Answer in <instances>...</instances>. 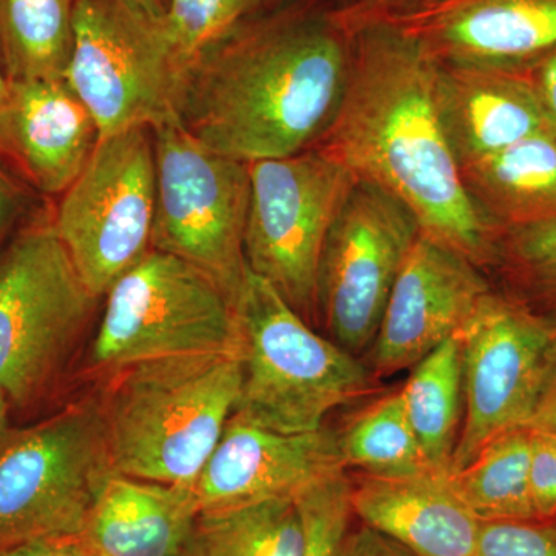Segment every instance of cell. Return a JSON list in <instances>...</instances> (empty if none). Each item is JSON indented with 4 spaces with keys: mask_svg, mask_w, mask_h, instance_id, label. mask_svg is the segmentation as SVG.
Listing matches in <instances>:
<instances>
[{
    "mask_svg": "<svg viewBox=\"0 0 556 556\" xmlns=\"http://www.w3.org/2000/svg\"><path fill=\"white\" fill-rule=\"evenodd\" d=\"M342 3L292 0L249 14L190 65L179 123L223 155L255 163L318 144L353 62Z\"/></svg>",
    "mask_w": 556,
    "mask_h": 556,
    "instance_id": "1",
    "label": "cell"
},
{
    "mask_svg": "<svg viewBox=\"0 0 556 556\" xmlns=\"http://www.w3.org/2000/svg\"><path fill=\"white\" fill-rule=\"evenodd\" d=\"M345 20L354 31L350 78L318 148L404 201L426 236L481 269L496 265L500 230L471 203L439 116L437 60L391 22Z\"/></svg>",
    "mask_w": 556,
    "mask_h": 556,
    "instance_id": "2",
    "label": "cell"
},
{
    "mask_svg": "<svg viewBox=\"0 0 556 556\" xmlns=\"http://www.w3.org/2000/svg\"><path fill=\"white\" fill-rule=\"evenodd\" d=\"M239 354H186L115 372L101 407L113 470L193 486L233 415Z\"/></svg>",
    "mask_w": 556,
    "mask_h": 556,
    "instance_id": "3",
    "label": "cell"
},
{
    "mask_svg": "<svg viewBox=\"0 0 556 556\" xmlns=\"http://www.w3.org/2000/svg\"><path fill=\"white\" fill-rule=\"evenodd\" d=\"M233 311L241 362L237 419L278 433H311L329 413L372 390L367 364L317 334L249 268Z\"/></svg>",
    "mask_w": 556,
    "mask_h": 556,
    "instance_id": "4",
    "label": "cell"
},
{
    "mask_svg": "<svg viewBox=\"0 0 556 556\" xmlns=\"http://www.w3.org/2000/svg\"><path fill=\"white\" fill-rule=\"evenodd\" d=\"M98 298L51 217H38L0 255V393L11 413L51 396Z\"/></svg>",
    "mask_w": 556,
    "mask_h": 556,
    "instance_id": "5",
    "label": "cell"
},
{
    "mask_svg": "<svg viewBox=\"0 0 556 556\" xmlns=\"http://www.w3.org/2000/svg\"><path fill=\"white\" fill-rule=\"evenodd\" d=\"M101 407L78 404L0 439V554L78 538L112 475Z\"/></svg>",
    "mask_w": 556,
    "mask_h": 556,
    "instance_id": "6",
    "label": "cell"
},
{
    "mask_svg": "<svg viewBox=\"0 0 556 556\" xmlns=\"http://www.w3.org/2000/svg\"><path fill=\"white\" fill-rule=\"evenodd\" d=\"M152 130L156 164L152 249L195 266L236 305L248 273L249 163L208 149L179 121Z\"/></svg>",
    "mask_w": 556,
    "mask_h": 556,
    "instance_id": "7",
    "label": "cell"
},
{
    "mask_svg": "<svg viewBox=\"0 0 556 556\" xmlns=\"http://www.w3.org/2000/svg\"><path fill=\"white\" fill-rule=\"evenodd\" d=\"M91 364L102 371L186 354H239L232 303L206 274L150 249L109 289Z\"/></svg>",
    "mask_w": 556,
    "mask_h": 556,
    "instance_id": "8",
    "label": "cell"
},
{
    "mask_svg": "<svg viewBox=\"0 0 556 556\" xmlns=\"http://www.w3.org/2000/svg\"><path fill=\"white\" fill-rule=\"evenodd\" d=\"M188 70L161 21L123 0L76 2L65 80L89 109L100 139L179 121Z\"/></svg>",
    "mask_w": 556,
    "mask_h": 556,
    "instance_id": "9",
    "label": "cell"
},
{
    "mask_svg": "<svg viewBox=\"0 0 556 556\" xmlns=\"http://www.w3.org/2000/svg\"><path fill=\"white\" fill-rule=\"evenodd\" d=\"M249 175L248 268L311 325L317 320V270L325 240L356 177L318 146L249 163Z\"/></svg>",
    "mask_w": 556,
    "mask_h": 556,
    "instance_id": "10",
    "label": "cell"
},
{
    "mask_svg": "<svg viewBox=\"0 0 556 556\" xmlns=\"http://www.w3.org/2000/svg\"><path fill=\"white\" fill-rule=\"evenodd\" d=\"M155 200V142L144 126L101 138L62 193L51 222L98 299L152 249Z\"/></svg>",
    "mask_w": 556,
    "mask_h": 556,
    "instance_id": "11",
    "label": "cell"
},
{
    "mask_svg": "<svg viewBox=\"0 0 556 556\" xmlns=\"http://www.w3.org/2000/svg\"><path fill=\"white\" fill-rule=\"evenodd\" d=\"M457 336L464 419L448 473L466 467L492 439L529 426L556 357V321L493 289Z\"/></svg>",
    "mask_w": 556,
    "mask_h": 556,
    "instance_id": "12",
    "label": "cell"
},
{
    "mask_svg": "<svg viewBox=\"0 0 556 556\" xmlns=\"http://www.w3.org/2000/svg\"><path fill=\"white\" fill-rule=\"evenodd\" d=\"M412 208L357 179L339 208L317 270V320L353 356L371 348L391 289L417 237Z\"/></svg>",
    "mask_w": 556,
    "mask_h": 556,
    "instance_id": "13",
    "label": "cell"
},
{
    "mask_svg": "<svg viewBox=\"0 0 556 556\" xmlns=\"http://www.w3.org/2000/svg\"><path fill=\"white\" fill-rule=\"evenodd\" d=\"M490 289L479 266L420 233L368 350L367 365L375 378L415 367L434 348L459 334Z\"/></svg>",
    "mask_w": 556,
    "mask_h": 556,
    "instance_id": "14",
    "label": "cell"
},
{
    "mask_svg": "<svg viewBox=\"0 0 556 556\" xmlns=\"http://www.w3.org/2000/svg\"><path fill=\"white\" fill-rule=\"evenodd\" d=\"M346 470L339 431L287 434L230 416L195 484L200 511L226 510L303 492Z\"/></svg>",
    "mask_w": 556,
    "mask_h": 556,
    "instance_id": "15",
    "label": "cell"
},
{
    "mask_svg": "<svg viewBox=\"0 0 556 556\" xmlns=\"http://www.w3.org/2000/svg\"><path fill=\"white\" fill-rule=\"evenodd\" d=\"M380 20L444 64L530 72L556 50V0H430Z\"/></svg>",
    "mask_w": 556,
    "mask_h": 556,
    "instance_id": "16",
    "label": "cell"
},
{
    "mask_svg": "<svg viewBox=\"0 0 556 556\" xmlns=\"http://www.w3.org/2000/svg\"><path fill=\"white\" fill-rule=\"evenodd\" d=\"M100 141L65 79L9 80L0 101V160L46 195H62Z\"/></svg>",
    "mask_w": 556,
    "mask_h": 556,
    "instance_id": "17",
    "label": "cell"
},
{
    "mask_svg": "<svg viewBox=\"0 0 556 556\" xmlns=\"http://www.w3.org/2000/svg\"><path fill=\"white\" fill-rule=\"evenodd\" d=\"M437 102L459 167L540 134H554L530 72L437 61Z\"/></svg>",
    "mask_w": 556,
    "mask_h": 556,
    "instance_id": "18",
    "label": "cell"
},
{
    "mask_svg": "<svg viewBox=\"0 0 556 556\" xmlns=\"http://www.w3.org/2000/svg\"><path fill=\"white\" fill-rule=\"evenodd\" d=\"M351 506L362 525L417 556H478L479 521L457 497L448 473L351 479Z\"/></svg>",
    "mask_w": 556,
    "mask_h": 556,
    "instance_id": "19",
    "label": "cell"
},
{
    "mask_svg": "<svg viewBox=\"0 0 556 556\" xmlns=\"http://www.w3.org/2000/svg\"><path fill=\"white\" fill-rule=\"evenodd\" d=\"M199 514L193 486L113 473L76 541L86 556H181Z\"/></svg>",
    "mask_w": 556,
    "mask_h": 556,
    "instance_id": "20",
    "label": "cell"
},
{
    "mask_svg": "<svg viewBox=\"0 0 556 556\" xmlns=\"http://www.w3.org/2000/svg\"><path fill=\"white\" fill-rule=\"evenodd\" d=\"M471 203L500 230L556 217V137L540 134L460 166Z\"/></svg>",
    "mask_w": 556,
    "mask_h": 556,
    "instance_id": "21",
    "label": "cell"
},
{
    "mask_svg": "<svg viewBox=\"0 0 556 556\" xmlns=\"http://www.w3.org/2000/svg\"><path fill=\"white\" fill-rule=\"evenodd\" d=\"M401 388L405 412L428 464L448 473L463 427V346L459 336L434 348Z\"/></svg>",
    "mask_w": 556,
    "mask_h": 556,
    "instance_id": "22",
    "label": "cell"
},
{
    "mask_svg": "<svg viewBox=\"0 0 556 556\" xmlns=\"http://www.w3.org/2000/svg\"><path fill=\"white\" fill-rule=\"evenodd\" d=\"M76 2L0 0V64L7 79H65Z\"/></svg>",
    "mask_w": 556,
    "mask_h": 556,
    "instance_id": "23",
    "label": "cell"
},
{
    "mask_svg": "<svg viewBox=\"0 0 556 556\" xmlns=\"http://www.w3.org/2000/svg\"><path fill=\"white\" fill-rule=\"evenodd\" d=\"M305 526L295 500L200 511L181 556H300Z\"/></svg>",
    "mask_w": 556,
    "mask_h": 556,
    "instance_id": "24",
    "label": "cell"
},
{
    "mask_svg": "<svg viewBox=\"0 0 556 556\" xmlns=\"http://www.w3.org/2000/svg\"><path fill=\"white\" fill-rule=\"evenodd\" d=\"M529 471L530 428L519 427L492 439L471 463L448 473V481L481 522L536 521Z\"/></svg>",
    "mask_w": 556,
    "mask_h": 556,
    "instance_id": "25",
    "label": "cell"
},
{
    "mask_svg": "<svg viewBox=\"0 0 556 556\" xmlns=\"http://www.w3.org/2000/svg\"><path fill=\"white\" fill-rule=\"evenodd\" d=\"M339 448L345 467L378 478L433 473L417 441L401 390L372 402L342 431Z\"/></svg>",
    "mask_w": 556,
    "mask_h": 556,
    "instance_id": "26",
    "label": "cell"
},
{
    "mask_svg": "<svg viewBox=\"0 0 556 556\" xmlns=\"http://www.w3.org/2000/svg\"><path fill=\"white\" fill-rule=\"evenodd\" d=\"M251 13L252 0H167L161 28L174 53L190 67Z\"/></svg>",
    "mask_w": 556,
    "mask_h": 556,
    "instance_id": "27",
    "label": "cell"
},
{
    "mask_svg": "<svg viewBox=\"0 0 556 556\" xmlns=\"http://www.w3.org/2000/svg\"><path fill=\"white\" fill-rule=\"evenodd\" d=\"M496 265L538 299L556 306V217L501 230Z\"/></svg>",
    "mask_w": 556,
    "mask_h": 556,
    "instance_id": "28",
    "label": "cell"
},
{
    "mask_svg": "<svg viewBox=\"0 0 556 556\" xmlns=\"http://www.w3.org/2000/svg\"><path fill=\"white\" fill-rule=\"evenodd\" d=\"M351 489V478L343 470L317 482L295 500L305 526L300 556H339L354 517Z\"/></svg>",
    "mask_w": 556,
    "mask_h": 556,
    "instance_id": "29",
    "label": "cell"
},
{
    "mask_svg": "<svg viewBox=\"0 0 556 556\" xmlns=\"http://www.w3.org/2000/svg\"><path fill=\"white\" fill-rule=\"evenodd\" d=\"M478 556H556V526L552 521L482 522Z\"/></svg>",
    "mask_w": 556,
    "mask_h": 556,
    "instance_id": "30",
    "label": "cell"
},
{
    "mask_svg": "<svg viewBox=\"0 0 556 556\" xmlns=\"http://www.w3.org/2000/svg\"><path fill=\"white\" fill-rule=\"evenodd\" d=\"M530 496L536 521L556 518V438L530 428Z\"/></svg>",
    "mask_w": 556,
    "mask_h": 556,
    "instance_id": "31",
    "label": "cell"
},
{
    "mask_svg": "<svg viewBox=\"0 0 556 556\" xmlns=\"http://www.w3.org/2000/svg\"><path fill=\"white\" fill-rule=\"evenodd\" d=\"M339 556H417L393 538L383 535L372 527L362 525L348 530Z\"/></svg>",
    "mask_w": 556,
    "mask_h": 556,
    "instance_id": "32",
    "label": "cell"
},
{
    "mask_svg": "<svg viewBox=\"0 0 556 556\" xmlns=\"http://www.w3.org/2000/svg\"><path fill=\"white\" fill-rule=\"evenodd\" d=\"M25 207L24 186L0 160V244Z\"/></svg>",
    "mask_w": 556,
    "mask_h": 556,
    "instance_id": "33",
    "label": "cell"
},
{
    "mask_svg": "<svg viewBox=\"0 0 556 556\" xmlns=\"http://www.w3.org/2000/svg\"><path fill=\"white\" fill-rule=\"evenodd\" d=\"M541 108L548 123V127L556 137V50L548 53L544 60L538 62L530 70Z\"/></svg>",
    "mask_w": 556,
    "mask_h": 556,
    "instance_id": "34",
    "label": "cell"
},
{
    "mask_svg": "<svg viewBox=\"0 0 556 556\" xmlns=\"http://www.w3.org/2000/svg\"><path fill=\"white\" fill-rule=\"evenodd\" d=\"M427 2L430 0H348L342 11L348 17L397 16Z\"/></svg>",
    "mask_w": 556,
    "mask_h": 556,
    "instance_id": "35",
    "label": "cell"
},
{
    "mask_svg": "<svg viewBox=\"0 0 556 556\" xmlns=\"http://www.w3.org/2000/svg\"><path fill=\"white\" fill-rule=\"evenodd\" d=\"M527 427L556 438V357L535 413Z\"/></svg>",
    "mask_w": 556,
    "mask_h": 556,
    "instance_id": "36",
    "label": "cell"
},
{
    "mask_svg": "<svg viewBox=\"0 0 556 556\" xmlns=\"http://www.w3.org/2000/svg\"><path fill=\"white\" fill-rule=\"evenodd\" d=\"M0 556H86L76 538L65 540H42L22 544L2 552Z\"/></svg>",
    "mask_w": 556,
    "mask_h": 556,
    "instance_id": "37",
    "label": "cell"
},
{
    "mask_svg": "<svg viewBox=\"0 0 556 556\" xmlns=\"http://www.w3.org/2000/svg\"><path fill=\"white\" fill-rule=\"evenodd\" d=\"M131 9L141 11L153 21H163L167 10V0H123Z\"/></svg>",
    "mask_w": 556,
    "mask_h": 556,
    "instance_id": "38",
    "label": "cell"
},
{
    "mask_svg": "<svg viewBox=\"0 0 556 556\" xmlns=\"http://www.w3.org/2000/svg\"><path fill=\"white\" fill-rule=\"evenodd\" d=\"M10 416L11 407L9 401L0 393V439H2L5 431L9 430Z\"/></svg>",
    "mask_w": 556,
    "mask_h": 556,
    "instance_id": "39",
    "label": "cell"
},
{
    "mask_svg": "<svg viewBox=\"0 0 556 556\" xmlns=\"http://www.w3.org/2000/svg\"><path fill=\"white\" fill-rule=\"evenodd\" d=\"M289 2H292V0H252V13L277 9V7L285 5V3Z\"/></svg>",
    "mask_w": 556,
    "mask_h": 556,
    "instance_id": "40",
    "label": "cell"
},
{
    "mask_svg": "<svg viewBox=\"0 0 556 556\" xmlns=\"http://www.w3.org/2000/svg\"><path fill=\"white\" fill-rule=\"evenodd\" d=\"M7 89H9V79H7L5 73H3L2 64H0V101L5 97Z\"/></svg>",
    "mask_w": 556,
    "mask_h": 556,
    "instance_id": "41",
    "label": "cell"
},
{
    "mask_svg": "<svg viewBox=\"0 0 556 556\" xmlns=\"http://www.w3.org/2000/svg\"><path fill=\"white\" fill-rule=\"evenodd\" d=\"M552 522H554V525L556 526V518H555V519H554V521H552Z\"/></svg>",
    "mask_w": 556,
    "mask_h": 556,
    "instance_id": "42",
    "label": "cell"
},
{
    "mask_svg": "<svg viewBox=\"0 0 556 556\" xmlns=\"http://www.w3.org/2000/svg\"><path fill=\"white\" fill-rule=\"evenodd\" d=\"M556 321V320H555Z\"/></svg>",
    "mask_w": 556,
    "mask_h": 556,
    "instance_id": "43",
    "label": "cell"
}]
</instances>
